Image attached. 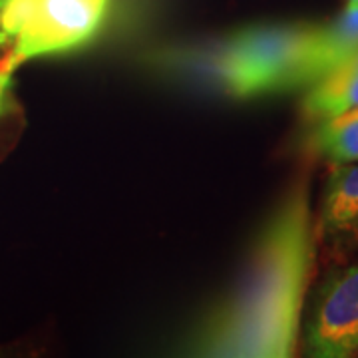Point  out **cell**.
Segmentation results:
<instances>
[{
    "instance_id": "obj_4",
    "label": "cell",
    "mask_w": 358,
    "mask_h": 358,
    "mask_svg": "<svg viewBox=\"0 0 358 358\" xmlns=\"http://www.w3.org/2000/svg\"><path fill=\"white\" fill-rule=\"evenodd\" d=\"M305 348L315 358L358 357V261L320 285L307 320Z\"/></svg>"
},
{
    "instance_id": "obj_3",
    "label": "cell",
    "mask_w": 358,
    "mask_h": 358,
    "mask_svg": "<svg viewBox=\"0 0 358 358\" xmlns=\"http://www.w3.org/2000/svg\"><path fill=\"white\" fill-rule=\"evenodd\" d=\"M110 0H0V68L13 74L28 60L88 44Z\"/></svg>"
},
{
    "instance_id": "obj_11",
    "label": "cell",
    "mask_w": 358,
    "mask_h": 358,
    "mask_svg": "<svg viewBox=\"0 0 358 358\" xmlns=\"http://www.w3.org/2000/svg\"><path fill=\"white\" fill-rule=\"evenodd\" d=\"M348 2H358V0H348Z\"/></svg>"
},
{
    "instance_id": "obj_7",
    "label": "cell",
    "mask_w": 358,
    "mask_h": 358,
    "mask_svg": "<svg viewBox=\"0 0 358 358\" xmlns=\"http://www.w3.org/2000/svg\"><path fill=\"white\" fill-rule=\"evenodd\" d=\"M308 143L331 166L358 162V108L315 122Z\"/></svg>"
},
{
    "instance_id": "obj_9",
    "label": "cell",
    "mask_w": 358,
    "mask_h": 358,
    "mask_svg": "<svg viewBox=\"0 0 358 358\" xmlns=\"http://www.w3.org/2000/svg\"><path fill=\"white\" fill-rule=\"evenodd\" d=\"M10 90H13V74L4 72V70L0 68V115L8 114V110H10V106H13Z\"/></svg>"
},
{
    "instance_id": "obj_2",
    "label": "cell",
    "mask_w": 358,
    "mask_h": 358,
    "mask_svg": "<svg viewBox=\"0 0 358 358\" xmlns=\"http://www.w3.org/2000/svg\"><path fill=\"white\" fill-rule=\"evenodd\" d=\"M313 24H257L203 52L199 68L233 98L285 92V82Z\"/></svg>"
},
{
    "instance_id": "obj_8",
    "label": "cell",
    "mask_w": 358,
    "mask_h": 358,
    "mask_svg": "<svg viewBox=\"0 0 358 358\" xmlns=\"http://www.w3.org/2000/svg\"><path fill=\"white\" fill-rule=\"evenodd\" d=\"M352 108H358V72L345 70H336L308 86L303 100V112L310 122H319Z\"/></svg>"
},
{
    "instance_id": "obj_1",
    "label": "cell",
    "mask_w": 358,
    "mask_h": 358,
    "mask_svg": "<svg viewBox=\"0 0 358 358\" xmlns=\"http://www.w3.org/2000/svg\"><path fill=\"white\" fill-rule=\"evenodd\" d=\"M315 263L308 185L296 183L259 235L249 271L205 320L195 350L205 357H293Z\"/></svg>"
},
{
    "instance_id": "obj_10",
    "label": "cell",
    "mask_w": 358,
    "mask_h": 358,
    "mask_svg": "<svg viewBox=\"0 0 358 358\" xmlns=\"http://www.w3.org/2000/svg\"><path fill=\"white\" fill-rule=\"evenodd\" d=\"M338 70H345V72H358V52L357 54H352ZM334 72H336V70H334Z\"/></svg>"
},
{
    "instance_id": "obj_6",
    "label": "cell",
    "mask_w": 358,
    "mask_h": 358,
    "mask_svg": "<svg viewBox=\"0 0 358 358\" xmlns=\"http://www.w3.org/2000/svg\"><path fill=\"white\" fill-rule=\"evenodd\" d=\"M317 231L324 241L333 243L358 237V162L331 169Z\"/></svg>"
},
{
    "instance_id": "obj_5",
    "label": "cell",
    "mask_w": 358,
    "mask_h": 358,
    "mask_svg": "<svg viewBox=\"0 0 358 358\" xmlns=\"http://www.w3.org/2000/svg\"><path fill=\"white\" fill-rule=\"evenodd\" d=\"M358 52V2H348L345 10L324 24H313L310 34L294 60L285 82V92L308 88L333 74Z\"/></svg>"
}]
</instances>
